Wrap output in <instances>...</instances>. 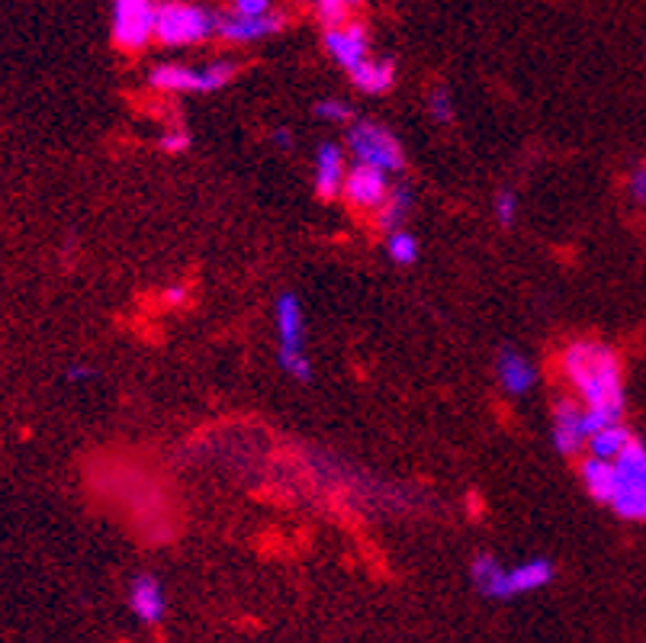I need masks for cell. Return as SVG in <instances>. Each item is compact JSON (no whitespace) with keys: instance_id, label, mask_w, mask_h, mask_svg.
<instances>
[{"instance_id":"cell-1","label":"cell","mask_w":646,"mask_h":643,"mask_svg":"<svg viewBox=\"0 0 646 643\" xmlns=\"http://www.w3.org/2000/svg\"><path fill=\"white\" fill-rule=\"evenodd\" d=\"M560 373L573 386V396L582 402L589 435L595 428L624 422V409H627L624 367L611 345L595 338L569 341L560 354Z\"/></svg>"},{"instance_id":"cell-2","label":"cell","mask_w":646,"mask_h":643,"mask_svg":"<svg viewBox=\"0 0 646 643\" xmlns=\"http://www.w3.org/2000/svg\"><path fill=\"white\" fill-rule=\"evenodd\" d=\"M219 29V10L206 4H193V0H164L158 4L155 20V39L168 49L200 46V42L213 39Z\"/></svg>"},{"instance_id":"cell-3","label":"cell","mask_w":646,"mask_h":643,"mask_svg":"<svg viewBox=\"0 0 646 643\" xmlns=\"http://www.w3.org/2000/svg\"><path fill=\"white\" fill-rule=\"evenodd\" d=\"M238 74V65L229 58H216V62L206 65H180V62H164L155 65L145 74V81L152 91L161 94H216L225 91Z\"/></svg>"},{"instance_id":"cell-4","label":"cell","mask_w":646,"mask_h":643,"mask_svg":"<svg viewBox=\"0 0 646 643\" xmlns=\"http://www.w3.org/2000/svg\"><path fill=\"white\" fill-rule=\"evenodd\" d=\"M611 512L624 521H646V444L640 438L614 457Z\"/></svg>"},{"instance_id":"cell-5","label":"cell","mask_w":646,"mask_h":643,"mask_svg":"<svg viewBox=\"0 0 646 643\" xmlns=\"http://www.w3.org/2000/svg\"><path fill=\"white\" fill-rule=\"evenodd\" d=\"M348 148L357 164H370L386 174H399L405 168V148L386 126L373 119H354L348 126Z\"/></svg>"},{"instance_id":"cell-6","label":"cell","mask_w":646,"mask_h":643,"mask_svg":"<svg viewBox=\"0 0 646 643\" xmlns=\"http://www.w3.org/2000/svg\"><path fill=\"white\" fill-rule=\"evenodd\" d=\"M158 0H113L110 33L113 46L123 52H142L155 39Z\"/></svg>"},{"instance_id":"cell-7","label":"cell","mask_w":646,"mask_h":643,"mask_svg":"<svg viewBox=\"0 0 646 643\" xmlns=\"http://www.w3.org/2000/svg\"><path fill=\"white\" fill-rule=\"evenodd\" d=\"M553 579H557V566H553V560L531 557V560L515 563V566H502L499 579L483 592V598H492V602H512V598L547 589Z\"/></svg>"},{"instance_id":"cell-8","label":"cell","mask_w":646,"mask_h":643,"mask_svg":"<svg viewBox=\"0 0 646 643\" xmlns=\"http://www.w3.org/2000/svg\"><path fill=\"white\" fill-rule=\"evenodd\" d=\"M550 441L566 457H576L589 447V422H585V409L576 396L557 399L550 415Z\"/></svg>"},{"instance_id":"cell-9","label":"cell","mask_w":646,"mask_h":643,"mask_svg":"<svg viewBox=\"0 0 646 643\" xmlns=\"http://www.w3.org/2000/svg\"><path fill=\"white\" fill-rule=\"evenodd\" d=\"M389 190H393V184H389L386 171L370 168V164H354V168H348V177H344L341 197L360 213H377Z\"/></svg>"},{"instance_id":"cell-10","label":"cell","mask_w":646,"mask_h":643,"mask_svg":"<svg viewBox=\"0 0 646 643\" xmlns=\"http://www.w3.org/2000/svg\"><path fill=\"white\" fill-rule=\"evenodd\" d=\"M287 26V17L283 13H261V17H245V13H235V10H225L219 13V29L216 36L232 42V46H251V42H261L277 36L280 29Z\"/></svg>"},{"instance_id":"cell-11","label":"cell","mask_w":646,"mask_h":643,"mask_svg":"<svg viewBox=\"0 0 646 643\" xmlns=\"http://www.w3.org/2000/svg\"><path fill=\"white\" fill-rule=\"evenodd\" d=\"M325 52L351 74L360 62L370 58V29L357 20L325 26Z\"/></svg>"},{"instance_id":"cell-12","label":"cell","mask_w":646,"mask_h":643,"mask_svg":"<svg viewBox=\"0 0 646 643\" xmlns=\"http://www.w3.org/2000/svg\"><path fill=\"white\" fill-rule=\"evenodd\" d=\"M129 611L135 615V621L145 627H155L168 615V595H164V586L155 573H139L129 586Z\"/></svg>"},{"instance_id":"cell-13","label":"cell","mask_w":646,"mask_h":643,"mask_svg":"<svg viewBox=\"0 0 646 643\" xmlns=\"http://www.w3.org/2000/svg\"><path fill=\"white\" fill-rule=\"evenodd\" d=\"M312 177H315V193H319L322 200L341 197L344 177H348V158H344V148L335 142H322L319 148H315Z\"/></svg>"},{"instance_id":"cell-14","label":"cell","mask_w":646,"mask_h":643,"mask_svg":"<svg viewBox=\"0 0 646 643\" xmlns=\"http://www.w3.org/2000/svg\"><path fill=\"white\" fill-rule=\"evenodd\" d=\"M495 380H499L502 393L508 396H524L537 386V367L531 357H524L515 348H502L495 357Z\"/></svg>"},{"instance_id":"cell-15","label":"cell","mask_w":646,"mask_h":643,"mask_svg":"<svg viewBox=\"0 0 646 643\" xmlns=\"http://www.w3.org/2000/svg\"><path fill=\"white\" fill-rule=\"evenodd\" d=\"M274 322L280 348H306V312L296 293H280L274 303Z\"/></svg>"},{"instance_id":"cell-16","label":"cell","mask_w":646,"mask_h":643,"mask_svg":"<svg viewBox=\"0 0 646 643\" xmlns=\"http://www.w3.org/2000/svg\"><path fill=\"white\" fill-rule=\"evenodd\" d=\"M351 81L357 91L364 94H386L393 91L396 84V62L389 55H370L367 62H360L354 71H351Z\"/></svg>"},{"instance_id":"cell-17","label":"cell","mask_w":646,"mask_h":643,"mask_svg":"<svg viewBox=\"0 0 646 643\" xmlns=\"http://www.w3.org/2000/svg\"><path fill=\"white\" fill-rule=\"evenodd\" d=\"M579 480H582L585 492H589L595 502L611 505V496H614V460L589 454L582 460V467H579Z\"/></svg>"},{"instance_id":"cell-18","label":"cell","mask_w":646,"mask_h":643,"mask_svg":"<svg viewBox=\"0 0 646 643\" xmlns=\"http://www.w3.org/2000/svg\"><path fill=\"white\" fill-rule=\"evenodd\" d=\"M409 213H412V190L399 184V187H393V190L386 193L383 206L377 209V226L383 232L402 229L405 219H409Z\"/></svg>"},{"instance_id":"cell-19","label":"cell","mask_w":646,"mask_h":643,"mask_svg":"<svg viewBox=\"0 0 646 643\" xmlns=\"http://www.w3.org/2000/svg\"><path fill=\"white\" fill-rule=\"evenodd\" d=\"M634 441L630 435V428L624 422H614V425H605V428H595L589 435V454L595 457H605V460H614L624 447Z\"/></svg>"},{"instance_id":"cell-20","label":"cell","mask_w":646,"mask_h":643,"mask_svg":"<svg viewBox=\"0 0 646 643\" xmlns=\"http://www.w3.org/2000/svg\"><path fill=\"white\" fill-rule=\"evenodd\" d=\"M386 254H389V261H393V264L412 267V264H418V254H422V245H418V238L402 226V229L386 232Z\"/></svg>"},{"instance_id":"cell-21","label":"cell","mask_w":646,"mask_h":643,"mask_svg":"<svg viewBox=\"0 0 646 643\" xmlns=\"http://www.w3.org/2000/svg\"><path fill=\"white\" fill-rule=\"evenodd\" d=\"M277 364H280L283 373H287V377H293L299 383H309L312 380V361H309L306 348L303 351H299V348H280Z\"/></svg>"},{"instance_id":"cell-22","label":"cell","mask_w":646,"mask_h":643,"mask_svg":"<svg viewBox=\"0 0 646 643\" xmlns=\"http://www.w3.org/2000/svg\"><path fill=\"white\" fill-rule=\"evenodd\" d=\"M315 116L325 119V123H338V126H351L354 123V110L348 100L341 97H325L315 103Z\"/></svg>"},{"instance_id":"cell-23","label":"cell","mask_w":646,"mask_h":643,"mask_svg":"<svg viewBox=\"0 0 646 643\" xmlns=\"http://www.w3.org/2000/svg\"><path fill=\"white\" fill-rule=\"evenodd\" d=\"M492 213H495V219H499V226L512 229L518 222V193L502 187L499 193H495V200H492Z\"/></svg>"},{"instance_id":"cell-24","label":"cell","mask_w":646,"mask_h":643,"mask_svg":"<svg viewBox=\"0 0 646 643\" xmlns=\"http://www.w3.org/2000/svg\"><path fill=\"white\" fill-rule=\"evenodd\" d=\"M428 113L434 116V123H441V126L454 123V119H457L454 94L444 91V87H438V91H431V97H428Z\"/></svg>"},{"instance_id":"cell-25","label":"cell","mask_w":646,"mask_h":643,"mask_svg":"<svg viewBox=\"0 0 646 643\" xmlns=\"http://www.w3.org/2000/svg\"><path fill=\"white\" fill-rule=\"evenodd\" d=\"M360 4V0H315V10H319V17L325 26H335V23H344L348 20V13Z\"/></svg>"},{"instance_id":"cell-26","label":"cell","mask_w":646,"mask_h":643,"mask_svg":"<svg viewBox=\"0 0 646 643\" xmlns=\"http://www.w3.org/2000/svg\"><path fill=\"white\" fill-rule=\"evenodd\" d=\"M190 142H193V136L184 126H174L168 132H161V148H164V152H171V155H184L190 148Z\"/></svg>"},{"instance_id":"cell-27","label":"cell","mask_w":646,"mask_h":643,"mask_svg":"<svg viewBox=\"0 0 646 643\" xmlns=\"http://www.w3.org/2000/svg\"><path fill=\"white\" fill-rule=\"evenodd\" d=\"M235 13H245V17H261V13L274 10V0H232Z\"/></svg>"},{"instance_id":"cell-28","label":"cell","mask_w":646,"mask_h":643,"mask_svg":"<svg viewBox=\"0 0 646 643\" xmlns=\"http://www.w3.org/2000/svg\"><path fill=\"white\" fill-rule=\"evenodd\" d=\"M627 187H630V197H634V200H643V203H646V164H640V168L630 171V181H627Z\"/></svg>"},{"instance_id":"cell-29","label":"cell","mask_w":646,"mask_h":643,"mask_svg":"<svg viewBox=\"0 0 646 643\" xmlns=\"http://www.w3.org/2000/svg\"><path fill=\"white\" fill-rule=\"evenodd\" d=\"M94 377H97V370H94V367H87V364H71V367L65 370V380H68V383H74V386L90 383Z\"/></svg>"},{"instance_id":"cell-30","label":"cell","mask_w":646,"mask_h":643,"mask_svg":"<svg viewBox=\"0 0 646 643\" xmlns=\"http://www.w3.org/2000/svg\"><path fill=\"white\" fill-rule=\"evenodd\" d=\"M274 145H277V148H290V145H293L290 129H274Z\"/></svg>"},{"instance_id":"cell-31","label":"cell","mask_w":646,"mask_h":643,"mask_svg":"<svg viewBox=\"0 0 646 643\" xmlns=\"http://www.w3.org/2000/svg\"><path fill=\"white\" fill-rule=\"evenodd\" d=\"M168 299H171V303H180V299H184V290H180V287H177V290H168Z\"/></svg>"}]
</instances>
